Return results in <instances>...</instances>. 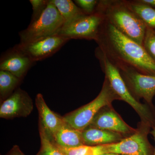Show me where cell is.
Here are the masks:
<instances>
[{
  "mask_svg": "<svg viewBox=\"0 0 155 155\" xmlns=\"http://www.w3.org/2000/svg\"><path fill=\"white\" fill-rule=\"evenodd\" d=\"M95 41L119 70L133 69L141 74L155 76V61L143 46L117 30L105 19Z\"/></svg>",
  "mask_w": 155,
  "mask_h": 155,
  "instance_id": "1",
  "label": "cell"
},
{
  "mask_svg": "<svg viewBox=\"0 0 155 155\" xmlns=\"http://www.w3.org/2000/svg\"><path fill=\"white\" fill-rule=\"evenodd\" d=\"M96 11L118 31L143 46L147 26L126 3V0H101Z\"/></svg>",
  "mask_w": 155,
  "mask_h": 155,
  "instance_id": "2",
  "label": "cell"
},
{
  "mask_svg": "<svg viewBox=\"0 0 155 155\" xmlns=\"http://www.w3.org/2000/svg\"><path fill=\"white\" fill-rule=\"evenodd\" d=\"M103 72L107 78L111 87L118 95L121 101H123L131 106L138 114L140 121L155 126V108L145 104H142L134 98L130 93L122 79L119 70L109 61L98 48L95 51Z\"/></svg>",
  "mask_w": 155,
  "mask_h": 155,
  "instance_id": "3",
  "label": "cell"
},
{
  "mask_svg": "<svg viewBox=\"0 0 155 155\" xmlns=\"http://www.w3.org/2000/svg\"><path fill=\"white\" fill-rule=\"evenodd\" d=\"M120 98L114 91L109 81L105 77L101 90L97 96L88 104L63 117L64 121L76 130L82 131L88 127L94 116L104 107L112 105Z\"/></svg>",
  "mask_w": 155,
  "mask_h": 155,
  "instance_id": "4",
  "label": "cell"
},
{
  "mask_svg": "<svg viewBox=\"0 0 155 155\" xmlns=\"http://www.w3.org/2000/svg\"><path fill=\"white\" fill-rule=\"evenodd\" d=\"M65 24L54 4L49 0L47 7L38 19L31 22L26 29L19 33L20 43H26L59 34Z\"/></svg>",
  "mask_w": 155,
  "mask_h": 155,
  "instance_id": "5",
  "label": "cell"
},
{
  "mask_svg": "<svg viewBox=\"0 0 155 155\" xmlns=\"http://www.w3.org/2000/svg\"><path fill=\"white\" fill-rule=\"evenodd\" d=\"M152 127L139 122L135 133L116 143L103 145V153H113L125 155H154L155 147L148 138Z\"/></svg>",
  "mask_w": 155,
  "mask_h": 155,
  "instance_id": "6",
  "label": "cell"
},
{
  "mask_svg": "<svg viewBox=\"0 0 155 155\" xmlns=\"http://www.w3.org/2000/svg\"><path fill=\"white\" fill-rule=\"evenodd\" d=\"M104 20V15L96 11L94 14H85L64 25L58 35L69 40L80 39L95 41Z\"/></svg>",
  "mask_w": 155,
  "mask_h": 155,
  "instance_id": "7",
  "label": "cell"
},
{
  "mask_svg": "<svg viewBox=\"0 0 155 155\" xmlns=\"http://www.w3.org/2000/svg\"><path fill=\"white\" fill-rule=\"evenodd\" d=\"M122 79L132 96L140 102L155 107L153 100L155 97V76L144 75L130 69L119 70Z\"/></svg>",
  "mask_w": 155,
  "mask_h": 155,
  "instance_id": "8",
  "label": "cell"
},
{
  "mask_svg": "<svg viewBox=\"0 0 155 155\" xmlns=\"http://www.w3.org/2000/svg\"><path fill=\"white\" fill-rule=\"evenodd\" d=\"M68 41V39L57 35L30 42L19 43L14 48L35 62L52 55Z\"/></svg>",
  "mask_w": 155,
  "mask_h": 155,
  "instance_id": "9",
  "label": "cell"
},
{
  "mask_svg": "<svg viewBox=\"0 0 155 155\" xmlns=\"http://www.w3.org/2000/svg\"><path fill=\"white\" fill-rule=\"evenodd\" d=\"M87 127L117 132L125 138L132 135L136 130V128L130 127L124 121L112 105L105 106L102 108Z\"/></svg>",
  "mask_w": 155,
  "mask_h": 155,
  "instance_id": "10",
  "label": "cell"
},
{
  "mask_svg": "<svg viewBox=\"0 0 155 155\" xmlns=\"http://www.w3.org/2000/svg\"><path fill=\"white\" fill-rule=\"evenodd\" d=\"M33 109L31 98L26 92L19 88L2 103L0 107V117L5 119L26 117Z\"/></svg>",
  "mask_w": 155,
  "mask_h": 155,
  "instance_id": "11",
  "label": "cell"
},
{
  "mask_svg": "<svg viewBox=\"0 0 155 155\" xmlns=\"http://www.w3.org/2000/svg\"><path fill=\"white\" fill-rule=\"evenodd\" d=\"M34 63L14 47L1 58L0 70L8 71L22 79Z\"/></svg>",
  "mask_w": 155,
  "mask_h": 155,
  "instance_id": "12",
  "label": "cell"
},
{
  "mask_svg": "<svg viewBox=\"0 0 155 155\" xmlns=\"http://www.w3.org/2000/svg\"><path fill=\"white\" fill-rule=\"evenodd\" d=\"M35 104L39 115L40 125L49 135L52 137L65 122L63 117L58 116L51 110L41 94L37 95Z\"/></svg>",
  "mask_w": 155,
  "mask_h": 155,
  "instance_id": "13",
  "label": "cell"
},
{
  "mask_svg": "<svg viewBox=\"0 0 155 155\" xmlns=\"http://www.w3.org/2000/svg\"><path fill=\"white\" fill-rule=\"evenodd\" d=\"M82 135L84 145L90 146L116 143L125 138L117 132L91 127L82 130Z\"/></svg>",
  "mask_w": 155,
  "mask_h": 155,
  "instance_id": "14",
  "label": "cell"
},
{
  "mask_svg": "<svg viewBox=\"0 0 155 155\" xmlns=\"http://www.w3.org/2000/svg\"><path fill=\"white\" fill-rule=\"evenodd\" d=\"M51 137L55 143L64 147H75L84 145L82 131L74 129L65 122Z\"/></svg>",
  "mask_w": 155,
  "mask_h": 155,
  "instance_id": "15",
  "label": "cell"
},
{
  "mask_svg": "<svg viewBox=\"0 0 155 155\" xmlns=\"http://www.w3.org/2000/svg\"><path fill=\"white\" fill-rule=\"evenodd\" d=\"M55 6L65 24H68L75 19L85 15V13L71 0H50Z\"/></svg>",
  "mask_w": 155,
  "mask_h": 155,
  "instance_id": "16",
  "label": "cell"
},
{
  "mask_svg": "<svg viewBox=\"0 0 155 155\" xmlns=\"http://www.w3.org/2000/svg\"><path fill=\"white\" fill-rule=\"evenodd\" d=\"M126 3L147 27L155 30V8L140 0L127 1Z\"/></svg>",
  "mask_w": 155,
  "mask_h": 155,
  "instance_id": "17",
  "label": "cell"
},
{
  "mask_svg": "<svg viewBox=\"0 0 155 155\" xmlns=\"http://www.w3.org/2000/svg\"><path fill=\"white\" fill-rule=\"evenodd\" d=\"M21 79L8 71L0 70V95L4 99L11 95Z\"/></svg>",
  "mask_w": 155,
  "mask_h": 155,
  "instance_id": "18",
  "label": "cell"
},
{
  "mask_svg": "<svg viewBox=\"0 0 155 155\" xmlns=\"http://www.w3.org/2000/svg\"><path fill=\"white\" fill-rule=\"evenodd\" d=\"M41 148L36 155H64L54 143L51 136L39 124Z\"/></svg>",
  "mask_w": 155,
  "mask_h": 155,
  "instance_id": "19",
  "label": "cell"
},
{
  "mask_svg": "<svg viewBox=\"0 0 155 155\" xmlns=\"http://www.w3.org/2000/svg\"><path fill=\"white\" fill-rule=\"evenodd\" d=\"M54 142L64 155H101L103 154L102 145L90 146L83 145L75 147L65 148Z\"/></svg>",
  "mask_w": 155,
  "mask_h": 155,
  "instance_id": "20",
  "label": "cell"
},
{
  "mask_svg": "<svg viewBox=\"0 0 155 155\" xmlns=\"http://www.w3.org/2000/svg\"><path fill=\"white\" fill-rule=\"evenodd\" d=\"M143 47L149 55L155 61V30L147 26Z\"/></svg>",
  "mask_w": 155,
  "mask_h": 155,
  "instance_id": "21",
  "label": "cell"
},
{
  "mask_svg": "<svg viewBox=\"0 0 155 155\" xmlns=\"http://www.w3.org/2000/svg\"><path fill=\"white\" fill-rule=\"evenodd\" d=\"M33 10L32 18L31 22L38 19L47 7L49 0H30Z\"/></svg>",
  "mask_w": 155,
  "mask_h": 155,
  "instance_id": "22",
  "label": "cell"
},
{
  "mask_svg": "<svg viewBox=\"0 0 155 155\" xmlns=\"http://www.w3.org/2000/svg\"><path fill=\"white\" fill-rule=\"evenodd\" d=\"M99 1L97 0H75L74 2L87 15L94 14L96 10Z\"/></svg>",
  "mask_w": 155,
  "mask_h": 155,
  "instance_id": "23",
  "label": "cell"
},
{
  "mask_svg": "<svg viewBox=\"0 0 155 155\" xmlns=\"http://www.w3.org/2000/svg\"><path fill=\"white\" fill-rule=\"evenodd\" d=\"M5 155H25L22 152L18 146L15 145Z\"/></svg>",
  "mask_w": 155,
  "mask_h": 155,
  "instance_id": "24",
  "label": "cell"
},
{
  "mask_svg": "<svg viewBox=\"0 0 155 155\" xmlns=\"http://www.w3.org/2000/svg\"><path fill=\"white\" fill-rule=\"evenodd\" d=\"M140 1L155 8V0H140Z\"/></svg>",
  "mask_w": 155,
  "mask_h": 155,
  "instance_id": "25",
  "label": "cell"
},
{
  "mask_svg": "<svg viewBox=\"0 0 155 155\" xmlns=\"http://www.w3.org/2000/svg\"><path fill=\"white\" fill-rule=\"evenodd\" d=\"M151 129L152 130H151L150 134L153 136V137L155 141V126H154V127H152ZM154 155H155V147L154 153Z\"/></svg>",
  "mask_w": 155,
  "mask_h": 155,
  "instance_id": "26",
  "label": "cell"
},
{
  "mask_svg": "<svg viewBox=\"0 0 155 155\" xmlns=\"http://www.w3.org/2000/svg\"><path fill=\"white\" fill-rule=\"evenodd\" d=\"M101 155H125L120 154L116 153H103V154H101Z\"/></svg>",
  "mask_w": 155,
  "mask_h": 155,
  "instance_id": "27",
  "label": "cell"
}]
</instances>
